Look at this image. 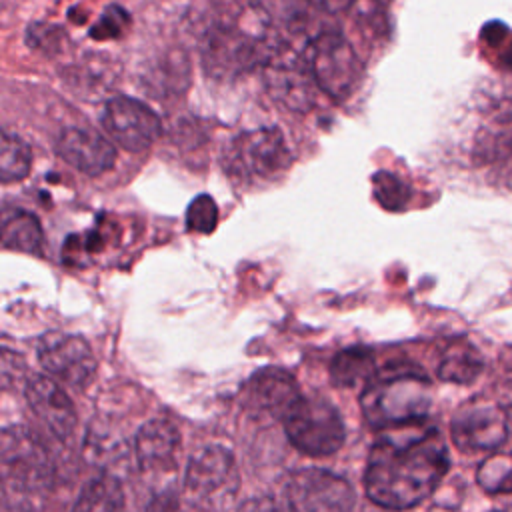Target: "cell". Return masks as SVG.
<instances>
[{
	"label": "cell",
	"instance_id": "e0dca14e",
	"mask_svg": "<svg viewBox=\"0 0 512 512\" xmlns=\"http://www.w3.org/2000/svg\"><path fill=\"white\" fill-rule=\"evenodd\" d=\"M180 448V432L166 418H152L140 426L134 438V452L140 468L158 470L174 464Z\"/></svg>",
	"mask_w": 512,
	"mask_h": 512
},
{
	"label": "cell",
	"instance_id": "5b68a950",
	"mask_svg": "<svg viewBox=\"0 0 512 512\" xmlns=\"http://www.w3.org/2000/svg\"><path fill=\"white\" fill-rule=\"evenodd\" d=\"M282 420L290 444L308 456H328L344 444V422L326 398L300 396Z\"/></svg>",
	"mask_w": 512,
	"mask_h": 512
},
{
	"label": "cell",
	"instance_id": "ba28073f",
	"mask_svg": "<svg viewBox=\"0 0 512 512\" xmlns=\"http://www.w3.org/2000/svg\"><path fill=\"white\" fill-rule=\"evenodd\" d=\"M452 442L464 452L496 450L508 438V418L498 402L474 398L462 404L450 422Z\"/></svg>",
	"mask_w": 512,
	"mask_h": 512
},
{
	"label": "cell",
	"instance_id": "d6986e66",
	"mask_svg": "<svg viewBox=\"0 0 512 512\" xmlns=\"http://www.w3.org/2000/svg\"><path fill=\"white\" fill-rule=\"evenodd\" d=\"M374 374V356L364 346H352L338 352L330 364V380L340 388L366 384Z\"/></svg>",
	"mask_w": 512,
	"mask_h": 512
},
{
	"label": "cell",
	"instance_id": "8992f818",
	"mask_svg": "<svg viewBox=\"0 0 512 512\" xmlns=\"http://www.w3.org/2000/svg\"><path fill=\"white\" fill-rule=\"evenodd\" d=\"M290 150L278 128H258L236 136L224 152V166L240 182L266 180L290 166Z\"/></svg>",
	"mask_w": 512,
	"mask_h": 512
},
{
	"label": "cell",
	"instance_id": "44dd1931",
	"mask_svg": "<svg viewBox=\"0 0 512 512\" xmlns=\"http://www.w3.org/2000/svg\"><path fill=\"white\" fill-rule=\"evenodd\" d=\"M482 370V360L470 344H454L448 348L440 360L438 376L446 382L466 384L472 382Z\"/></svg>",
	"mask_w": 512,
	"mask_h": 512
},
{
	"label": "cell",
	"instance_id": "3957f363",
	"mask_svg": "<svg viewBox=\"0 0 512 512\" xmlns=\"http://www.w3.org/2000/svg\"><path fill=\"white\" fill-rule=\"evenodd\" d=\"M2 478L14 492H46L54 482V462L42 438L24 426H8L0 440Z\"/></svg>",
	"mask_w": 512,
	"mask_h": 512
},
{
	"label": "cell",
	"instance_id": "9a60e30c",
	"mask_svg": "<svg viewBox=\"0 0 512 512\" xmlns=\"http://www.w3.org/2000/svg\"><path fill=\"white\" fill-rule=\"evenodd\" d=\"M58 154L76 170L98 176L114 166V144L92 128H66L56 140Z\"/></svg>",
	"mask_w": 512,
	"mask_h": 512
},
{
	"label": "cell",
	"instance_id": "d4e9b609",
	"mask_svg": "<svg viewBox=\"0 0 512 512\" xmlns=\"http://www.w3.org/2000/svg\"><path fill=\"white\" fill-rule=\"evenodd\" d=\"M372 192L378 204L386 210H402L410 200V188L392 172L378 170L372 176Z\"/></svg>",
	"mask_w": 512,
	"mask_h": 512
},
{
	"label": "cell",
	"instance_id": "7c38bea8",
	"mask_svg": "<svg viewBox=\"0 0 512 512\" xmlns=\"http://www.w3.org/2000/svg\"><path fill=\"white\" fill-rule=\"evenodd\" d=\"M262 64L266 68V84L276 100L298 112H304L312 106L314 78L306 56H298L286 46H270L264 50Z\"/></svg>",
	"mask_w": 512,
	"mask_h": 512
},
{
	"label": "cell",
	"instance_id": "30bf717a",
	"mask_svg": "<svg viewBox=\"0 0 512 512\" xmlns=\"http://www.w3.org/2000/svg\"><path fill=\"white\" fill-rule=\"evenodd\" d=\"M38 360L44 370L72 388H86L96 376V358L82 336L48 332L38 342Z\"/></svg>",
	"mask_w": 512,
	"mask_h": 512
},
{
	"label": "cell",
	"instance_id": "ffe728a7",
	"mask_svg": "<svg viewBox=\"0 0 512 512\" xmlns=\"http://www.w3.org/2000/svg\"><path fill=\"white\" fill-rule=\"evenodd\" d=\"M120 508H124V492L120 482L110 474H100L88 480L74 502V510H120Z\"/></svg>",
	"mask_w": 512,
	"mask_h": 512
},
{
	"label": "cell",
	"instance_id": "7a4b0ae2",
	"mask_svg": "<svg viewBox=\"0 0 512 512\" xmlns=\"http://www.w3.org/2000/svg\"><path fill=\"white\" fill-rule=\"evenodd\" d=\"M360 406L370 426L388 430L426 418L432 406V384L410 364H390L364 384Z\"/></svg>",
	"mask_w": 512,
	"mask_h": 512
},
{
	"label": "cell",
	"instance_id": "ac0fdd59",
	"mask_svg": "<svg viewBox=\"0 0 512 512\" xmlns=\"http://www.w3.org/2000/svg\"><path fill=\"white\" fill-rule=\"evenodd\" d=\"M2 244L6 250L36 254L42 246V226L38 218L22 208H4Z\"/></svg>",
	"mask_w": 512,
	"mask_h": 512
},
{
	"label": "cell",
	"instance_id": "484cf974",
	"mask_svg": "<svg viewBox=\"0 0 512 512\" xmlns=\"http://www.w3.org/2000/svg\"><path fill=\"white\" fill-rule=\"evenodd\" d=\"M218 206L208 194H198L186 210V228L192 232L208 234L216 228Z\"/></svg>",
	"mask_w": 512,
	"mask_h": 512
},
{
	"label": "cell",
	"instance_id": "2e32d148",
	"mask_svg": "<svg viewBox=\"0 0 512 512\" xmlns=\"http://www.w3.org/2000/svg\"><path fill=\"white\" fill-rule=\"evenodd\" d=\"M248 398L266 414L284 418L300 400L296 380L282 368H262L248 380Z\"/></svg>",
	"mask_w": 512,
	"mask_h": 512
},
{
	"label": "cell",
	"instance_id": "cb8c5ba5",
	"mask_svg": "<svg viewBox=\"0 0 512 512\" xmlns=\"http://www.w3.org/2000/svg\"><path fill=\"white\" fill-rule=\"evenodd\" d=\"M258 10H262L272 22L286 26L288 30H300L310 18L308 0H254Z\"/></svg>",
	"mask_w": 512,
	"mask_h": 512
},
{
	"label": "cell",
	"instance_id": "277c9868",
	"mask_svg": "<svg viewBox=\"0 0 512 512\" xmlns=\"http://www.w3.org/2000/svg\"><path fill=\"white\" fill-rule=\"evenodd\" d=\"M314 84L334 100H346L362 82L364 66L352 44L336 30H322L306 46Z\"/></svg>",
	"mask_w": 512,
	"mask_h": 512
},
{
	"label": "cell",
	"instance_id": "603a6c76",
	"mask_svg": "<svg viewBox=\"0 0 512 512\" xmlns=\"http://www.w3.org/2000/svg\"><path fill=\"white\" fill-rule=\"evenodd\" d=\"M32 166V154L24 140H20L16 134L4 132L0 142V176L2 182H16L28 176Z\"/></svg>",
	"mask_w": 512,
	"mask_h": 512
},
{
	"label": "cell",
	"instance_id": "5bb4252c",
	"mask_svg": "<svg viewBox=\"0 0 512 512\" xmlns=\"http://www.w3.org/2000/svg\"><path fill=\"white\" fill-rule=\"evenodd\" d=\"M28 408L40 426L54 438L64 440L76 428V410L66 392L46 376H32L24 388Z\"/></svg>",
	"mask_w": 512,
	"mask_h": 512
},
{
	"label": "cell",
	"instance_id": "8fae6325",
	"mask_svg": "<svg viewBox=\"0 0 512 512\" xmlns=\"http://www.w3.org/2000/svg\"><path fill=\"white\" fill-rule=\"evenodd\" d=\"M100 122L106 134L130 152L146 150L162 130L156 112L144 102L128 96L110 98L102 110Z\"/></svg>",
	"mask_w": 512,
	"mask_h": 512
},
{
	"label": "cell",
	"instance_id": "4316f807",
	"mask_svg": "<svg viewBox=\"0 0 512 512\" xmlns=\"http://www.w3.org/2000/svg\"><path fill=\"white\" fill-rule=\"evenodd\" d=\"M126 24H128V14L120 6H108V10L102 14V18L90 30V34L98 40L114 38V36H120L124 32Z\"/></svg>",
	"mask_w": 512,
	"mask_h": 512
},
{
	"label": "cell",
	"instance_id": "9c48e42d",
	"mask_svg": "<svg viewBox=\"0 0 512 512\" xmlns=\"http://www.w3.org/2000/svg\"><path fill=\"white\" fill-rule=\"evenodd\" d=\"M286 506L292 510H350L356 502L354 488L322 468H302L290 474L284 486Z\"/></svg>",
	"mask_w": 512,
	"mask_h": 512
},
{
	"label": "cell",
	"instance_id": "4fadbf2b",
	"mask_svg": "<svg viewBox=\"0 0 512 512\" xmlns=\"http://www.w3.org/2000/svg\"><path fill=\"white\" fill-rule=\"evenodd\" d=\"M260 62H264V50L234 28H216L202 42V64L212 78L228 80Z\"/></svg>",
	"mask_w": 512,
	"mask_h": 512
},
{
	"label": "cell",
	"instance_id": "52a82bcc",
	"mask_svg": "<svg viewBox=\"0 0 512 512\" xmlns=\"http://www.w3.org/2000/svg\"><path fill=\"white\" fill-rule=\"evenodd\" d=\"M234 456L222 446H204L188 462L184 488L200 506H220L238 490Z\"/></svg>",
	"mask_w": 512,
	"mask_h": 512
},
{
	"label": "cell",
	"instance_id": "7402d4cb",
	"mask_svg": "<svg viewBox=\"0 0 512 512\" xmlns=\"http://www.w3.org/2000/svg\"><path fill=\"white\" fill-rule=\"evenodd\" d=\"M476 482L488 494H512V452H494L482 460Z\"/></svg>",
	"mask_w": 512,
	"mask_h": 512
},
{
	"label": "cell",
	"instance_id": "83f0119b",
	"mask_svg": "<svg viewBox=\"0 0 512 512\" xmlns=\"http://www.w3.org/2000/svg\"><path fill=\"white\" fill-rule=\"evenodd\" d=\"M308 2L312 4V8H318L326 14H338L352 8L356 0H308Z\"/></svg>",
	"mask_w": 512,
	"mask_h": 512
},
{
	"label": "cell",
	"instance_id": "6da1fadb",
	"mask_svg": "<svg viewBox=\"0 0 512 512\" xmlns=\"http://www.w3.org/2000/svg\"><path fill=\"white\" fill-rule=\"evenodd\" d=\"M450 454L434 426L424 420L388 428L370 450L364 488L384 508H412L428 498L446 476Z\"/></svg>",
	"mask_w": 512,
	"mask_h": 512
}]
</instances>
